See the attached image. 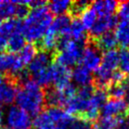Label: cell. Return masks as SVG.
Instances as JSON below:
<instances>
[{
  "instance_id": "obj_1",
  "label": "cell",
  "mask_w": 129,
  "mask_h": 129,
  "mask_svg": "<svg viewBox=\"0 0 129 129\" xmlns=\"http://www.w3.org/2000/svg\"><path fill=\"white\" fill-rule=\"evenodd\" d=\"M53 15L47 7L31 10L22 24L21 33L29 42H39L49 30Z\"/></svg>"
},
{
  "instance_id": "obj_2",
  "label": "cell",
  "mask_w": 129,
  "mask_h": 129,
  "mask_svg": "<svg viewBox=\"0 0 129 129\" xmlns=\"http://www.w3.org/2000/svg\"><path fill=\"white\" fill-rule=\"evenodd\" d=\"M15 102L17 107L25 111L29 116L36 117L43 112L45 107L44 90L33 80H30L19 88Z\"/></svg>"
},
{
  "instance_id": "obj_3",
  "label": "cell",
  "mask_w": 129,
  "mask_h": 129,
  "mask_svg": "<svg viewBox=\"0 0 129 129\" xmlns=\"http://www.w3.org/2000/svg\"><path fill=\"white\" fill-rule=\"evenodd\" d=\"M86 46L85 42L72 40L69 36H61L57 41V53L55 55L56 63L70 68L80 61L83 50Z\"/></svg>"
},
{
  "instance_id": "obj_4",
  "label": "cell",
  "mask_w": 129,
  "mask_h": 129,
  "mask_svg": "<svg viewBox=\"0 0 129 129\" xmlns=\"http://www.w3.org/2000/svg\"><path fill=\"white\" fill-rule=\"evenodd\" d=\"M119 67V52L110 50L102 56V62L95 75V84L99 89H105L110 85L111 76Z\"/></svg>"
},
{
  "instance_id": "obj_5",
  "label": "cell",
  "mask_w": 129,
  "mask_h": 129,
  "mask_svg": "<svg viewBox=\"0 0 129 129\" xmlns=\"http://www.w3.org/2000/svg\"><path fill=\"white\" fill-rule=\"evenodd\" d=\"M93 90H94L92 86L84 87L77 90L75 96L72 99H70L67 102V104L64 106L65 111L72 116L74 114L84 115L88 108L89 101Z\"/></svg>"
},
{
  "instance_id": "obj_6",
  "label": "cell",
  "mask_w": 129,
  "mask_h": 129,
  "mask_svg": "<svg viewBox=\"0 0 129 129\" xmlns=\"http://www.w3.org/2000/svg\"><path fill=\"white\" fill-rule=\"evenodd\" d=\"M6 123L11 129H30L32 125L30 116L17 106H11L8 109Z\"/></svg>"
},
{
  "instance_id": "obj_7",
  "label": "cell",
  "mask_w": 129,
  "mask_h": 129,
  "mask_svg": "<svg viewBox=\"0 0 129 129\" xmlns=\"http://www.w3.org/2000/svg\"><path fill=\"white\" fill-rule=\"evenodd\" d=\"M108 101V92L104 89H96L93 90L89 101V106L84 113L85 119L89 122L96 121L100 114L102 108Z\"/></svg>"
},
{
  "instance_id": "obj_8",
  "label": "cell",
  "mask_w": 129,
  "mask_h": 129,
  "mask_svg": "<svg viewBox=\"0 0 129 129\" xmlns=\"http://www.w3.org/2000/svg\"><path fill=\"white\" fill-rule=\"evenodd\" d=\"M80 62L81 66L89 70L90 72H96L102 62L101 51L95 44H88L83 50Z\"/></svg>"
},
{
  "instance_id": "obj_9",
  "label": "cell",
  "mask_w": 129,
  "mask_h": 129,
  "mask_svg": "<svg viewBox=\"0 0 129 129\" xmlns=\"http://www.w3.org/2000/svg\"><path fill=\"white\" fill-rule=\"evenodd\" d=\"M129 110L128 103L122 99H109L102 108L103 118H120L127 115Z\"/></svg>"
},
{
  "instance_id": "obj_10",
  "label": "cell",
  "mask_w": 129,
  "mask_h": 129,
  "mask_svg": "<svg viewBox=\"0 0 129 129\" xmlns=\"http://www.w3.org/2000/svg\"><path fill=\"white\" fill-rule=\"evenodd\" d=\"M24 67L17 55L10 52L0 53V72L4 73V75H16Z\"/></svg>"
},
{
  "instance_id": "obj_11",
  "label": "cell",
  "mask_w": 129,
  "mask_h": 129,
  "mask_svg": "<svg viewBox=\"0 0 129 129\" xmlns=\"http://www.w3.org/2000/svg\"><path fill=\"white\" fill-rule=\"evenodd\" d=\"M50 70L52 74V84H54L56 89L62 90L71 84L70 68L54 63L50 65Z\"/></svg>"
},
{
  "instance_id": "obj_12",
  "label": "cell",
  "mask_w": 129,
  "mask_h": 129,
  "mask_svg": "<svg viewBox=\"0 0 129 129\" xmlns=\"http://www.w3.org/2000/svg\"><path fill=\"white\" fill-rule=\"evenodd\" d=\"M117 23H118V19L114 15L99 17L92 27L90 29V35L94 39H96L106 33L110 32V30L115 28Z\"/></svg>"
},
{
  "instance_id": "obj_13",
  "label": "cell",
  "mask_w": 129,
  "mask_h": 129,
  "mask_svg": "<svg viewBox=\"0 0 129 129\" xmlns=\"http://www.w3.org/2000/svg\"><path fill=\"white\" fill-rule=\"evenodd\" d=\"M53 58H54V56L52 53H49L46 51H39L31 60V62L29 63L28 72L32 75L43 70H45L51 65Z\"/></svg>"
},
{
  "instance_id": "obj_14",
  "label": "cell",
  "mask_w": 129,
  "mask_h": 129,
  "mask_svg": "<svg viewBox=\"0 0 129 129\" xmlns=\"http://www.w3.org/2000/svg\"><path fill=\"white\" fill-rule=\"evenodd\" d=\"M71 80L79 88L91 86L93 80V76L91 72L81 65L75 66L74 70L71 71Z\"/></svg>"
},
{
  "instance_id": "obj_15",
  "label": "cell",
  "mask_w": 129,
  "mask_h": 129,
  "mask_svg": "<svg viewBox=\"0 0 129 129\" xmlns=\"http://www.w3.org/2000/svg\"><path fill=\"white\" fill-rule=\"evenodd\" d=\"M90 7L99 17L111 16L118 11L119 3L114 0H97L90 4Z\"/></svg>"
},
{
  "instance_id": "obj_16",
  "label": "cell",
  "mask_w": 129,
  "mask_h": 129,
  "mask_svg": "<svg viewBox=\"0 0 129 129\" xmlns=\"http://www.w3.org/2000/svg\"><path fill=\"white\" fill-rule=\"evenodd\" d=\"M72 21V17L67 13L57 16L53 20L49 29L59 37L69 36V31H70Z\"/></svg>"
},
{
  "instance_id": "obj_17",
  "label": "cell",
  "mask_w": 129,
  "mask_h": 129,
  "mask_svg": "<svg viewBox=\"0 0 129 129\" xmlns=\"http://www.w3.org/2000/svg\"><path fill=\"white\" fill-rule=\"evenodd\" d=\"M17 88L13 82L4 78V82L0 85V105L12 104L16 98Z\"/></svg>"
},
{
  "instance_id": "obj_18",
  "label": "cell",
  "mask_w": 129,
  "mask_h": 129,
  "mask_svg": "<svg viewBox=\"0 0 129 129\" xmlns=\"http://www.w3.org/2000/svg\"><path fill=\"white\" fill-rule=\"evenodd\" d=\"M114 29L117 44L122 48H129V20L122 19L117 23Z\"/></svg>"
},
{
  "instance_id": "obj_19",
  "label": "cell",
  "mask_w": 129,
  "mask_h": 129,
  "mask_svg": "<svg viewBox=\"0 0 129 129\" xmlns=\"http://www.w3.org/2000/svg\"><path fill=\"white\" fill-rule=\"evenodd\" d=\"M55 129H93L91 122H89L85 118L74 117L70 116L64 120L63 122H59L55 125Z\"/></svg>"
},
{
  "instance_id": "obj_20",
  "label": "cell",
  "mask_w": 129,
  "mask_h": 129,
  "mask_svg": "<svg viewBox=\"0 0 129 129\" xmlns=\"http://www.w3.org/2000/svg\"><path fill=\"white\" fill-rule=\"evenodd\" d=\"M58 38L59 36H57L56 33L49 29L46 34L39 42H37V43H35L37 49L40 51H46L49 53H53V51L57 49Z\"/></svg>"
},
{
  "instance_id": "obj_21",
  "label": "cell",
  "mask_w": 129,
  "mask_h": 129,
  "mask_svg": "<svg viewBox=\"0 0 129 129\" xmlns=\"http://www.w3.org/2000/svg\"><path fill=\"white\" fill-rule=\"evenodd\" d=\"M22 24L23 22L17 18L0 22V36L8 40L12 34L21 32Z\"/></svg>"
},
{
  "instance_id": "obj_22",
  "label": "cell",
  "mask_w": 129,
  "mask_h": 129,
  "mask_svg": "<svg viewBox=\"0 0 129 129\" xmlns=\"http://www.w3.org/2000/svg\"><path fill=\"white\" fill-rule=\"evenodd\" d=\"M94 44L100 51L105 50L107 52V51L115 49V47L117 45V41H116V38L114 36V33L108 32L96 38Z\"/></svg>"
},
{
  "instance_id": "obj_23",
  "label": "cell",
  "mask_w": 129,
  "mask_h": 129,
  "mask_svg": "<svg viewBox=\"0 0 129 129\" xmlns=\"http://www.w3.org/2000/svg\"><path fill=\"white\" fill-rule=\"evenodd\" d=\"M69 37L72 40L78 41V42H85L87 40L86 28L83 26L79 19H75L72 21L70 31H69Z\"/></svg>"
},
{
  "instance_id": "obj_24",
  "label": "cell",
  "mask_w": 129,
  "mask_h": 129,
  "mask_svg": "<svg viewBox=\"0 0 129 129\" xmlns=\"http://www.w3.org/2000/svg\"><path fill=\"white\" fill-rule=\"evenodd\" d=\"M72 4L73 2L69 0H55L48 3L47 9L52 14L59 16L62 14H66V12L71 10Z\"/></svg>"
},
{
  "instance_id": "obj_25",
  "label": "cell",
  "mask_w": 129,
  "mask_h": 129,
  "mask_svg": "<svg viewBox=\"0 0 129 129\" xmlns=\"http://www.w3.org/2000/svg\"><path fill=\"white\" fill-rule=\"evenodd\" d=\"M25 45V39L22 35L21 32H17L12 34L8 39L7 47L10 53H17L23 49V47Z\"/></svg>"
},
{
  "instance_id": "obj_26",
  "label": "cell",
  "mask_w": 129,
  "mask_h": 129,
  "mask_svg": "<svg viewBox=\"0 0 129 129\" xmlns=\"http://www.w3.org/2000/svg\"><path fill=\"white\" fill-rule=\"evenodd\" d=\"M37 51H38V49H37L36 44L33 43H27L23 47V49L19 52L18 57L22 63L24 64V66L26 64H29L31 62V60L36 56Z\"/></svg>"
},
{
  "instance_id": "obj_27",
  "label": "cell",
  "mask_w": 129,
  "mask_h": 129,
  "mask_svg": "<svg viewBox=\"0 0 129 129\" xmlns=\"http://www.w3.org/2000/svg\"><path fill=\"white\" fill-rule=\"evenodd\" d=\"M16 3L14 1H0V22L15 16Z\"/></svg>"
},
{
  "instance_id": "obj_28",
  "label": "cell",
  "mask_w": 129,
  "mask_h": 129,
  "mask_svg": "<svg viewBox=\"0 0 129 129\" xmlns=\"http://www.w3.org/2000/svg\"><path fill=\"white\" fill-rule=\"evenodd\" d=\"M45 111L50 119V122L54 125H57L71 116L61 108H48Z\"/></svg>"
},
{
  "instance_id": "obj_29",
  "label": "cell",
  "mask_w": 129,
  "mask_h": 129,
  "mask_svg": "<svg viewBox=\"0 0 129 129\" xmlns=\"http://www.w3.org/2000/svg\"><path fill=\"white\" fill-rule=\"evenodd\" d=\"M80 18H79V21L81 22V24L83 25V26L87 29L90 30L91 27L93 26V25L95 24V22L97 21L98 19V15L96 14V12L93 11L91 7H88L83 11L81 14L79 15Z\"/></svg>"
},
{
  "instance_id": "obj_30",
  "label": "cell",
  "mask_w": 129,
  "mask_h": 129,
  "mask_svg": "<svg viewBox=\"0 0 129 129\" xmlns=\"http://www.w3.org/2000/svg\"><path fill=\"white\" fill-rule=\"evenodd\" d=\"M126 85L127 83L122 84H112L109 86V89L107 91L108 95L111 97V99H125L126 95Z\"/></svg>"
},
{
  "instance_id": "obj_31",
  "label": "cell",
  "mask_w": 129,
  "mask_h": 129,
  "mask_svg": "<svg viewBox=\"0 0 129 129\" xmlns=\"http://www.w3.org/2000/svg\"><path fill=\"white\" fill-rule=\"evenodd\" d=\"M119 67L123 74H129V48H122L119 52Z\"/></svg>"
},
{
  "instance_id": "obj_32",
  "label": "cell",
  "mask_w": 129,
  "mask_h": 129,
  "mask_svg": "<svg viewBox=\"0 0 129 129\" xmlns=\"http://www.w3.org/2000/svg\"><path fill=\"white\" fill-rule=\"evenodd\" d=\"M118 118H103L97 122L94 129H117Z\"/></svg>"
},
{
  "instance_id": "obj_33",
  "label": "cell",
  "mask_w": 129,
  "mask_h": 129,
  "mask_svg": "<svg viewBox=\"0 0 129 129\" xmlns=\"http://www.w3.org/2000/svg\"><path fill=\"white\" fill-rule=\"evenodd\" d=\"M90 5V2L89 1H86V0H79V1H76V2H73L72 7H71V12L72 14L74 15H80L83 11L86 10L87 8L89 7Z\"/></svg>"
},
{
  "instance_id": "obj_34",
  "label": "cell",
  "mask_w": 129,
  "mask_h": 129,
  "mask_svg": "<svg viewBox=\"0 0 129 129\" xmlns=\"http://www.w3.org/2000/svg\"><path fill=\"white\" fill-rule=\"evenodd\" d=\"M118 13L122 19L129 20V1H124L119 4Z\"/></svg>"
},
{
  "instance_id": "obj_35",
  "label": "cell",
  "mask_w": 129,
  "mask_h": 129,
  "mask_svg": "<svg viewBox=\"0 0 129 129\" xmlns=\"http://www.w3.org/2000/svg\"><path fill=\"white\" fill-rule=\"evenodd\" d=\"M124 82H125V74L122 73L121 71H115L112 76H111L110 85H112V84H122V83Z\"/></svg>"
},
{
  "instance_id": "obj_36",
  "label": "cell",
  "mask_w": 129,
  "mask_h": 129,
  "mask_svg": "<svg viewBox=\"0 0 129 129\" xmlns=\"http://www.w3.org/2000/svg\"><path fill=\"white\" fill-rule=\"evenodd\" d=\"M25 4H26L28 8L30 9H38V8H41V7H44L45 6V4L46 2L45 1H41V0H31V1H25Z\"/></svg>"
},
{
  "instance_id": "obj_37",
  "label": "cell",
  "mask_w": 129,
  "mask_h": 129,
  "mask_svg": "<svg viewBox=\"0 0 129 129\" xmlns=\"http://www.w3.org/2000/svg\"><path fill=\"white\" fill-rule=\"evenodd\" d=\"M7 43H8L7 39H5L2 36H0V51H3L7 47Z\"/></svg>"
},
{
  "instance_id": "obj_38",
  "label": "cell",
  "mask_w": 129,
  "mask_h": 129,
  "mask_svg": "<svg viewBox=\"0 0 129 129\" xmlns=\"http://www.w3.org/2000/svg\"><path fill=\"white\" fill-rule=\"evenodd\" d=\"M35 129H55V125L54 124H52V123H49V124H45V125L40 126V127L35 128Z\"/></svg>"
},
{
  "instance_id": "obj_39",
  "label": "cell",
  "mask_w": 129,
  "mask_h": 129,
  "mask_svg": "<svg viewBox=\"0 0 129 129\" xmlns=\"http://www.w3.org/2000/svg\"><path fill=\"white\" fill-rule=\"evenodd\" d=\"M3 121V111H2V105H0V125Z\"/></svg>"
},
{
  "instance_id": "obj_40",
  "label": "cell",
  "mask_w": 129,
  "mask_h": 129,
  "mask_svg": "<svg viewBox=\"0 0 129 129\" xmlns=\"http://www.w3.org/2000/svg\"><path fill=\"white\" fill-rule=\"evenodd\" d=\"M3 82H4V75L1 74V72H0V85H1Z\"/></svg>"
}]
</instances>
